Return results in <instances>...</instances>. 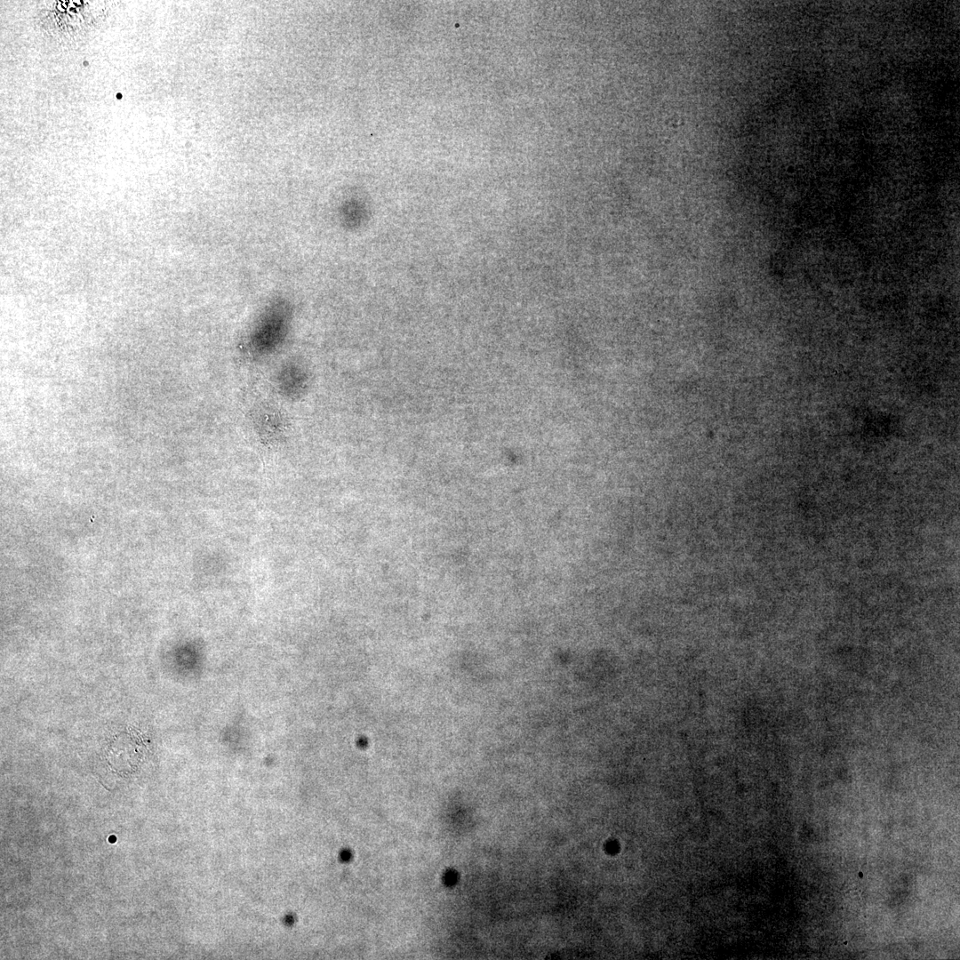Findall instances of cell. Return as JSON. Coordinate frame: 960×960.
<instances>
[{"label":"cell","instance_id":"cell-1","mask_svg":"<svg viewBox=\"0 0 960 960\" xmlns=\"http://www.w3.org/2000/svg\"><path fill=\"white\" fill-rule=\"evenodd\" d=\"M290 311L289 303L284 299L275 300L267 307L253 335L256 348L268 349L280 341L287 328Z\"/></svg>","mask_w":960,"mask_h":960}]
</instances>
